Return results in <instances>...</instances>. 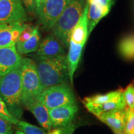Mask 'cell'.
<instances>
[{"instance_id": "obj_1", "label": "cell", "mask_w": 134, "mask_h": 134, "mask_svg": "<svg viewBox=\"0 0 134 134\" xmlns=\"http://www.w3.org/2000/svg\"><path fill=\"white\" fill-rule=\"evenodd\" d=\"M43 91L48 87L67 83L69 78L67 55L56 57L34 56Z\"/></svg>"}, {"instance_id": "obj_2", "label": "cell", "mask_w": 134, "mask_h": 134, "mask_svg": "<svg viewBox=\"0 0 134 134\" xmlns=\"http://www.w3.org/2000/svg\"><path fill=\"white\" fill-rule=\"evenodd\" d=\"M0 97L11 114L20 119L22 109L21 63L7 74L0 76Z\"/></svg>"}, {"instance_id": "obj_3", "label": "cell", "mask_w": 134, "mask_h": 134, "mask_svg": "<svg viewBox=\"0 0 134 134\" xmlns=\"http://www.w3.org/2000/svg\"><path fill=\"white\" fill-rule=\"evenodd\" d=\"M86 0H71L52 28V34L65 47H68L71 33L78 23Z\"/></svg>"}, {"instance_id": "obj_4", "label": "cell", "mask_w": 134, "mask_h": 134, "mask_svg": "<svg viewBox=\"0 0 134 134\" xmlns=\"http://www.w3.org/2000/svg\"><path fill=\"white\" fill-rule=\"evenodd\" d=\"M21 81L22 105L27 109L37 100V96L43 91L36 63L31 58L22 59Z\"/></svg>"}, {"instance_id": "obj_5", "label": "cell", "mask_w": 134, "mask_h": 134, "mask_svg": "<svg viewBox=\"0 0 134 134\" xmlns=\"http://www.w3.org/2000/svg\"><path fill=\"white\" fill-rule=\"evenodd\" d=\"M37 99L48 109L76 103L74 93L68 83L60 84L45 89L37 96Z\"/></svg>"}, {"instance_id": "obj_6", "label": "cell", "mask_w": 134, "mask_h": 134, "mask_svg": "<svg viewBox=\"0 0 134 134\" xmlns=\"http://www.w3.org/2000/svg\"><path fill=\"white\" fill-rule=\"evenodd\" d=\"M71 0H46L38 15L42 27L46 31L51 30Z\"/></svg>"}, {"instance_id": "obj_7", "label": "cell", "mask_w": 134, "mask_h": 134, "mask_svg": "<svg viewBox=\"0 0 134 134\" xmlns=\"http://www.w3.org/2000/svg\"><path fill=\"white\" fill-rule=\"evenodd\" d=\"M26 20L22 0H0V24L24 23Z\"/></svg>"}, {"instance_id": "obj_8", "label": "cell", "mask_w": 134, "mask_h": 134, "mask_svg": "<svg viewBox=\"0 0 134 134\" xmlns=\"http://www.w3.org/2000/svg\"><path fill=\"white\" fill-rule=\"evenodd\" d=\"M78 109L76 103L48 109L52 128H60L72 123Z\"/></svg>"}, {"instance_id": "obj_9", "label": "cell", "mask_w": 134, "mask_h": 134, "mask_svg": "<svg viewBox=\"0 0 134 134\" xmlns=\"http://www.w3.org/2000/svg\"><path fill=\"white\" fill-rule=\"evenodd\" d=\"M26 25L19 22L0 24V48L16 46L20 34Z\"/></svg>"}, {"instance_id": "obj_10", "label": "cell", "mask_w": 134, "mask_h": 134, "mask_svg": "<svg viewBox=\"0 0 134 134\" xmlns=\"http://www.w3.org/2000/svg\"><path fill=\"white\" fill-rule=\"evenodd\" d=\"M22 57L16 46L0 48V76L5 75L21 63Z\"/></svg>"}, {"instance_id": "obj_11", "label": "cell", "mask_w": 134, "mask_h": 134, "mask_svg": "<svg viewBox=\"0 0 134 134\" xmlns=\"http://www.w3.org/2000/svg\"><path fill=\"white\" fill-rule=\"evenodd\" d=\"M96 117L109 127L114 134L125 131V109L110 110L100 114Z\"/></svg>"}, {"instance_id": "obj_12", "label": "cell", "mask_w": 134, "mask_h": 134, "mask_svg": "<svg viewBox=\"0 0 134 134\" xmlns=\"http://www.w3.org/2000/svg\"><path fill=\"white\" fill-rule=\"evenodd\" d=\"M65 54V47L53 35L46 37L40 43L36 55L41 57H56Z\"/></svg>"}, {"instance_id": "obj_13", "label": "cell", "mask_w": 134, "mask_h": 134, "mask_svg": "<svg viewBox=\"0 0 134 134\" xmlns=\"http://www.w3.org/2000/svg\"><path fill=\"white\" fill-rule=\"evenodd\" d=\"M88 8L89 4L86 1L81 16L71 33L70 41L78 44L85 45L89 37L88 32Z\"/></svg>"}, {"instance_id": "obj_14", "label": "cell", "mask_w": 134, "mask_h": 134, "mask_svg": "<svg viewBox=\"0 0 134 134\" xmlns=\"http://www.w3.org/2000/svg\"><path fill=\"white\" fill-rule=\"evenodd\" d=\"M85 106L88 109L89 112L94 115H99L100 114L105 113V112L110 111V110L119 109L124 110L127 108L123 94H120L119 96L113 99L109 100L106 103L101 104L99 105H91L85 104Z\"/></svg>"}, {"instance_id": "obj_15", "label": "cell", "mask_w": 134, "mask_h": 134, "mask_svg": "<svg viewBox=\"0 0 134 134\" xmlns=\"http://www.w3.org/2000/svg\"><path fill=\"white\" fill-rule=\"evenodd\" d=\"M84 46L85 44H78L72 41H70L68 53L67 55V63L70 81L71 85H73V76L79 64Z\"/></svg>"}, {"instance_id": "obj_16", "label": "cell", "mask_w": 134, "mask_h": 134, "mask_svg": "<svg viewBox=\"0 0 134 134\" xmlns=\"http://www.w3.org/2000/svg\"><path fill=\"white\" fill-rule=\"evenodd\" d=\"M27 109L33 114L43 129L48 132L52 130V125L50 120L48 109L42 103H41L39 100H37L32 104L30 105Z\"/></svg>"}, {"instance_id": "obj_17", "label": "cell", "mask_w": 134, "mask_h": 134, "mask_svg": "<svg viewBox=\"0 0 134 134\" xmlns=\"http://www.w3.org/2000/svg\"><path fill=\"white\" fill-rule=\"evenodd\" d=\"M88 3L89 4L88 12V36H90L98 23L104 17L106 16L109 13V11L99 7L93 3Z\"/></svg>"}, {"instance_id": "obj_18", "label": "cell", "mask_w": 134, "mask_h": 134, "mask_svg": "<svg viewBox=\"0 0 134 134\" xmlns=\"http://www.w3.org/2000/svg\"><path fill=\"white\" fill-rule=\"evenodd\" d=\"M40 43H41V34L38 27H36L31 37L24 42L16 43V48L19 54H27L36 52L39 47Z\"/></svg>"}, {"instance_id": "obj_19", "label": "cell", "mask_w": 134, "mask_h": 134, "mask_svg": "<svg viewBox=\"0 0 134 134\" xmlns=\"http://www.w3.org/2000/svg\"><path fill=\"white\" fill-rule=\"evenodd\" d=\"M119 51L126 60H134V34L125 36L120 41Z\"/></svg>"}, {"instance_id": "obj_20", "label": "cell", "mask_w": 134, "mask_h": 134, "mask_svg": "<svg viewBox=\"0 0 134 134\" xmlns=\"http://www.w3.org/2000/svg\"><path fill=\"white\" fill-rule=\"evenodd\" d=\"M122 92H123V90L120 88L116 91L109 92L104 94H98L93 96L86 97V98H84L83 103L84 104H87L94 105H99L117 98L120 94L122 93Z\"/></svg>"}, {"instance_id": "obj_21", "label": "cell", "mask_w": 134, "mask_h": 134, "mask_svg": "<svg viewBox=\"0 0 134 134\" xmlns=\"http://www.w3.org/2000/svg\"><path fill=\"white\" fill-rule=\"evenodd\" d=\"M16 125L19 130L25 134H47L43 130L28 122L19 120Z\"/></svg>"}, {"instance_id": "obj_22", "label": "cell", "mask_w": 134, "mask_h": 134, "mask_svg": "<svg viewBox=\"0 0 134 134\" xmlns=\"http://www.w3.org/2000/svg\"><path fill=\"white\" fill-rule=\"evenodd\" d=\"M0 118L13 124L16 125L19 122V119L11 114L9 111L7 106L1 97H0Z\"/></svg>"}, {"instance_id": "obj_23", "label": "cell", "mask_w": 134, "mask_h": 134, "mask_svg": "<svg viewBox=\"0 0 134 134\" xmlns=\"http://www.w3.org/2000/svg\"><path fill=\"white\" fill-rule=\"evenodd\" d=\"M127 108L134 109V85L130 84L122 92Z\"/></svg>"}, {"instance_id": "obj_24", "label": "cell", "mask_w": 134, "mask_h": 134, "mask_svg": "<svg viewBox=\"0 0 134 134\" xmlns=\"http://www.w3.org/2000/svg\"><path fill=\"white\" fill-rule=\"evenodd\" d=\"M125 132L134 134V109L128 108L125 109Z\"/></svg>"}, {"instance_id": "obj_25", "label": "cell", "mask_w": 134, "mask_h": 134, "mask_svg": "<svg viewBox=\"0 0 134 134\" xmlns=\"http://www.w3.org/2000/svg\"><path fill=\"white\" fill-rule=\"evenodd\" d=\"M35 28H36V26H31L27 24L26 27L23 29V31L20 34L16 43H21L27 41L32 35Z\"/></svg>"}, {"instance_id": "obj_26", "label": "cell", "mask_w": 134, "mask_h": 134, "mask_svg": "<svg viewBox=\"0 0 134 134\" xmlns=\"http://www.w3.org/2000/svg\"><path fill=\"white\" fill-rule=\"evenodd\" d=\"M75 130V124L73 122L70 124L60 128L54 129L47 134H73Z\"/></svg>"}, {"instance_id": "obj_27", "label": "cell", "mask_w": 134, "mask_h": 134, "mask_svg": "<svg viewBox=\"0 0 134 134\" xmlns=\"http://www.w3.org/2000/svg\"><path fill=\"white\" fill-rule=\"evenodd\" d=\"M87 1L89 3H94L99 7L110 11L112 6L115 2V0H87Z\"/></svg>"}, {"instance_id": "obj_28", "label": "cell", "mask_w": 134, "mask_h": 134, "mask_svg": "<svg viewBox=\"0 0 134 134\" xmlns=\"http://www.w3.org/2000/svg\"><path fill=\"white\" fill-rule=\"evenodd\" d=\"M0 134H13L9 122L0 118Z\"/></svg>"}, {"instance_id": "obj_29", "label": "cell", "mask_w": 134, "mask_h": 134, "mask_svg": "<svg viewBox=\"0 0 134 134\" xmlns=\"http://www.w3.org/2000/svg\"><path fill=\"white\" fill-rule=\"evenodd\" d=\"M22 2L28 13H36V0H22Z\"/></svg>"}, {"instance_id": "obj_30", "label": "cell", "mask_w": 134, "mask_h": 134, "mask_svg": "<svg viewBox=\"0 0 134 134\" xmlns=\"http://www.w3.org/2000/svg\"><path fill=\"white\" fill-rule=\"evenodd\" d=\"M46 0H36V14L37 16L39 14Z\"/></svg>"}, {"instance_id": "obj_31", "label": "cell", "mask_w": 134, "mask_h": 134, "mask_svg": "<svg viewBox=\"0 0 134 134\" xmlns=\"http://www.w3.org/2000/svg\"><path fill=\"white\" fill-rule=\"evenodd\" d=\"M16 134H25V133H23V132L21 131V130H17L16 132Z\"/></svg>"}, {"instance_id": "obj_32", "label": "cell", "mask_w": 134, "mask_h": 134, "mask_svg": "<svg viewBox=\"0 0 134 134\" xmlns=\"http://www.w3.org/2000/svg\"><path fill=\"white\" fill-rule=\"evenodd\" d=\"M117 134H129V133H128L124 131L123 132H120V133H117Z\"/></svg>"}]
</instances>
